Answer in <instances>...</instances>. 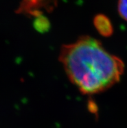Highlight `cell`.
Masks as SVG:
<instances>
[{"mask_svg":"<svg viewBox=\"0 0 127 128\" xmlns=\"http://www.w3.org/2000/svg\"><path fill=\"white\" fill-rule=\"evenodd\" d=\"M93 25L97 32L103 36L109 37L114 32V28L110 20L103 14H98L94 17Z\"/></svg>","mask_w":127,"mask_h":128,"instance_id":"3","label":"cell"},{"mask_svg":"<svg viewBox=\"0 0 127 128\" xmlns=\"http://www.w3.org/2000/svg\"><path fill=\"white\" fill-rule=\"evenodd\" d=\"M118 9L120 16L127 22V0H119Z\"/></svg>","mask_w":127,"mask_h":128,"instance_id":"5","label":"cell"},{"mask_svg":"<svg viewBox=\"0 0 127 128\" xmlns=\"http://www.w3.org/2000/svg\"><path fill=\"white\" fill-rule=\"evenodd\" d=\"M58 59L69 81L86 95L107 90L120 81L124 73L125 64L121 58L90 36H81L72 43L64 44Z\"/></svg>","mask_w":127,"mask_h":128,"instance_id":"1","label":"cell"},{"mask_svg":"<svg viewBox=\"0 0 127 128\" xmlns=\"http://www.w3.org/2000/svg\"><path fill=\"white\" fill-rule=\"evenodd\" d=\"M49 22L48 19L43 15L36 17L34 21V27L40 32H45L49 28Z\"/></svg>","mask_w":127,"mask_h":128,"instance_id":"4","label":"cell"},{"mask_svg":"<svg viewBox=\"0 0 127 128\" xmlns=\"http://www.w3.org/2000/svg\"><path fill=\"white\" fill-rule=\"evenodd\" d=\"M57 2V0H22L16 12L36 18L43 14V10L51 12Z\"/></svg>","mask_w":127,"mask_h":128,"instance_id":"2","label":"cell"}]
</instances>
